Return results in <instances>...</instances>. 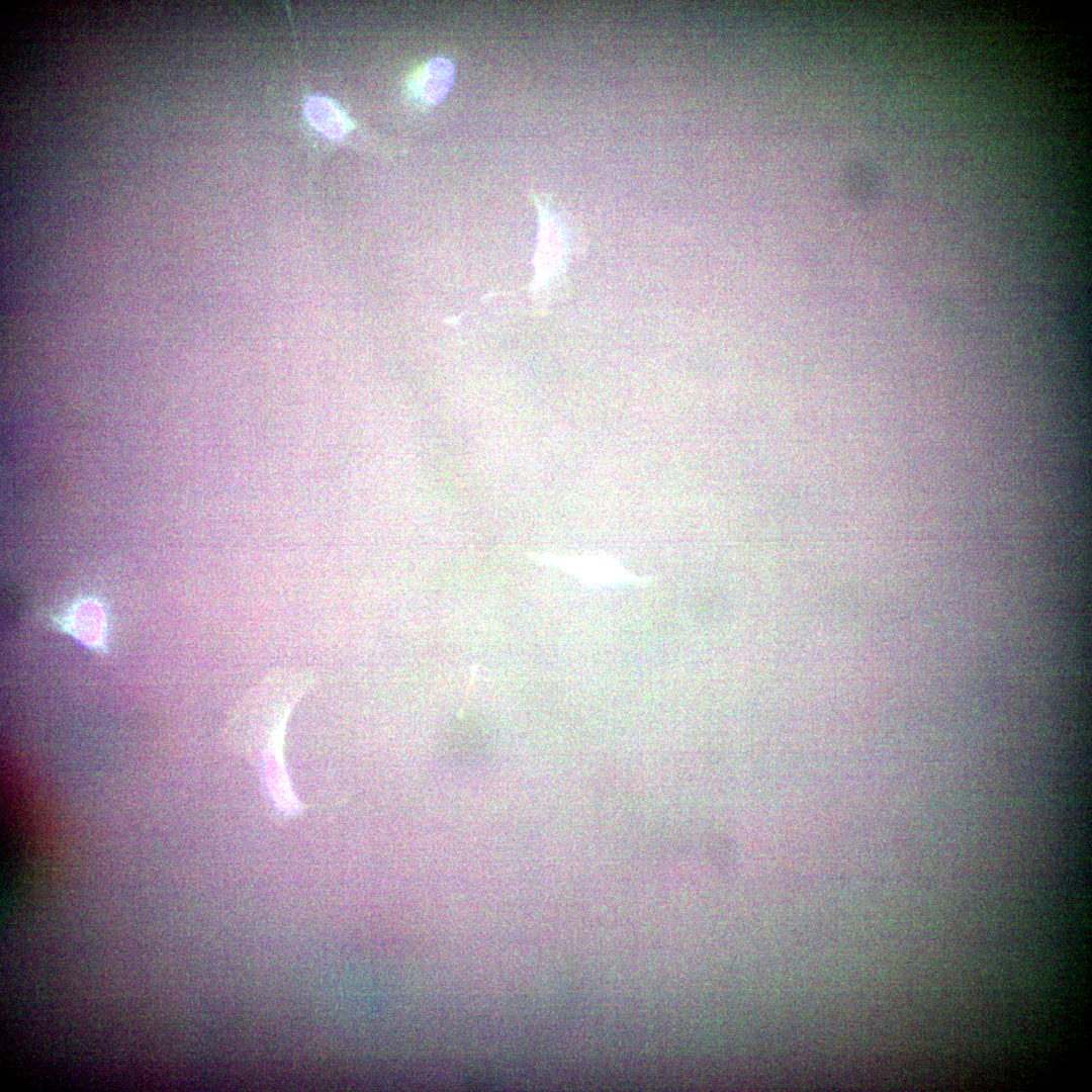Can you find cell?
I'll list each match as a JSON object with an SVG mask.
<instances>
[{
  "instance_id": "6da1fadb",
  "label": "cell",
  "mask_w": 1092,
  "mask_h": 1092,
  "mask_svg": "<svg viewBox=\"0 0 1092 1092\" xmlns=\"http://www.w3.org/2000/svg\"><path fill=\"white\" fill-rule=\"evenodd\" d=\"M313 681V674L303 670L270 672L243 698L224 729L231 750L258 763L271 801L284 816L302 810L283 758L286 724Z\"/></svg>"
},
{
  "instance_id": "7a4b0ae2",
  "label": "cell",
  "mask_w": 1092,
  "mask_h": 1092,
  "mask_svg": "<svg viewBox=\"0 0 1092 1092\" xmlns=\"http://www.w3.org/2000/svg\"><path fill=\"white\" fill-rule=\"evenodd\" d=\"M538 212L537 242L534 253V278L529 290L540 312L547 309L566 283V272L574 256L585 250L579 229L552 201L532 195Z\"/></svg>"
},
{
  "instance_id": "3957f363",
  "label": "cell",
  "mask_w": 1092,
  "mask_h": 1092,
  "mask_svg": "<svg viewBox=\"0 0 1092 1092\" xmlns=\"http://www.w3.org/2000/svg\"><path fill=\"white\" fill-rule=\"evenodd\" d=\"M531 559L543 565L559 568L593 587H621L643 585L651 581L649 577H639L613 556L589 554L581 556L531 554Z\"/></svg>"
},
{
  "instance_id": "277c9868",
  "label": "cell",
  "mask_w": 1092,
  "mask_h": 1092,
  "mask_svg": "<svg viewBox=\"0 0 1092 1092\" xmlns=\"http://www.w3.org/2000/svg\"><path fill=\"white\" fill-rule=\"evenodd\" d=\"M455 67L444 57L429 60L414 83L416 96L428 105H437L449 94L455 80Z\"/></svg>"
},
{
  "instance_id": "5b68a950",
  "label": "cell",
  "mask_w": 1092,
  "mask_h": 1092,
  "mask_svg": "<svg viewBox=\"0 0 1092 1092\" xmlns=\"http://www.w3.org/2000/svg\"><path fill=\"white\" fill-rule=\"evenodd\" d=\"M304 114L315 130L333 141L343 139L352 126L345 112L334 101L323 96L308 98L304 104Z\"/></svg>"
},
{
  "instance_id": "8992f818",
  "label": "cell",
  "mask_w": 1092,
  "mask_h": 1092,
  "mask_svg": "<svg viewBox=\"0 0 1092 1092\" xmlns=\"http://www.w3.org/2000/svg\"><path fill=\"white\" fill-rule=\"evenodd\" d=\"M70 625L76 636L87 644H99L104 633L103 612L97 604L83 602L73 610Z\"/></svg>"
}]
</instances>
